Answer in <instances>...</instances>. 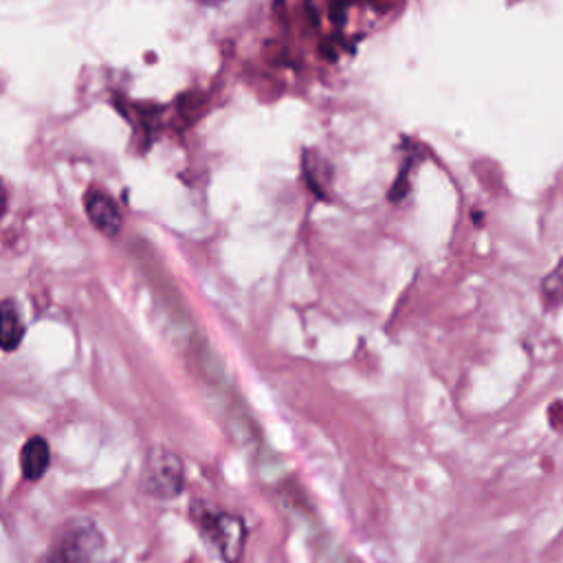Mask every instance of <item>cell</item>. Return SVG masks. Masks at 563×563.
Returning a JSON list of instances; mask_svg holds the SVG:
<instances>
[{
	"label": "cell",
	"instance_id": "obj_1",
	"mask_svg": "<svg viewBox=\"0 0 563 563\" xmlns=\"http://www.w3.org/2000/svg\"><path fill=\"white\" fill-rule=\"evenodd\" d=\"M192 522L224 563L241 561L247 543V526L238 515L216 511L205 502H194Z\"/></svg>",
	"mask_w": 563,
	"mask_h": 563
},
{
	"label": "cell",
	"instance_id": "obj_2",
	"mask_svg": "<svg viewBox=\"0 0 563 563\" xmlns=\"http://www.w3.org/2000/svg\"><path fill=\"white\" fill-rule=\"evenodd\" d=\"M106 541L90 519H69L53 537L45 563H97Z\"/></svg>",
	"mask_w": 563,
	"mask_h": 563
},
{
	"label": "cell",
	"instance_id": "obj_3",
	"mask_svg": "<svg viewBox=\"0 0 563 563\" xmlns=\"http://www.w3.org/2000/svg\"><path fill=\"white\" fill-rule=\"evenodd\" d=\"M142 489L157 500H174L185 489L183 461L163 446L152 449L142 472Z\"/></svg>",
	"mask_w": 563,
	"mask_h": 563
},
{
	"label": "cell",
	"instance_id": "obj_4",
	"mask_svg": "<svg viewBox=\"0 0 563 563\" xmlns=\"http://www.w3.org/2000/svg\"><path fill=\"white\" fill-rule=\"evenodd\" d=\"M84 209L88 220L93 222V228L108 236V238H118L122 234L124 228V216L122 209L118 205V200L112 198L108 192L103 189H88L84 196Z\"/></svg>",
	"mask_w": 563,
	"mask_h": 563
},
{
	"label": "cell",
	"instance_id": "obj_5",
	"mask_svg": "<svg viewBox=\"0 0 563 563\" xmlns=\"http://www.w3.org/2000/svg\"><path fill=\"white\" fill-rule=\"evenodd\" d=\"M25 340V321L16 299L0 302V351L14 353Z\"/></svg>",
	"mask_w": 563,
	"mask_h": 563
},
{
	"label": "cell",
	"instance_id": "obj_6",
	"mask_svg": "<svg viewBox=\"0 0 563 563\" xmlns=\"http://www.w3.org/2000/svg\"><path fill=\"white\" fill-rule=\"evenodd\" d=\"M49 465H51V449H49V442L40 436H34L25 442L23 452H21V469H23V476L32 482L40 480L47 472H49Z\"/></svg>",
	"mask_w": 563,
	"mask_h": 563
},
{
	"label": "cell",
	"instance_id": "obj_7",
	"mask_svg": "<svg viewBox=\"0 0 563 563\" xmlns=\"http://www.w3.org/2000/svg\"><path fill=\"white\" fill-rule=\"evenodd\" d=\"M541 299L546 308H559L563 304V258L541 282Z\"/></svg>",
	"mask_w": 563,
	"mask_h": 563
},
{
	"label": "cell",
	"instance_id": "obj_8",
	"mask_svg": "<svg viewBox=\"0 0 563 563\" xmlns=\"http://www.w3.org/2000/svg\"><path fill=\"white\" fill-rule=\"evenodd\" d=\"M5 209H8V189L3 185V179H0V216L5 213Z\"/></svg>",
	"mask_w": 563,
	"mask_h": 563
}]
</instances>
